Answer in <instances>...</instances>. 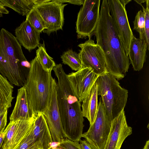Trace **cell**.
Wrapping results in <instances>:
<instances>
[{
  "instance_id": "cell-1",
  "label": "cell",
  "mask_w": 149,
  "mask_h": 149,
  "mask_svg": "<svg viewBox=\"0 0 149 149\" xmlns=\"http://www.w3.org/2000/svg\"><path fill=\"white\" fill-rule=\"evenodd\" d=\"M93 34L96 44L104 52L107 72L117 80L123 78L130 63L110 15L107 0H102Z\"/></svg>"
},
{
  "instance_id": "cell-2",
  "label": "cell",
  "mask_w": 149,
  "mask_h": 149,
  "mask_svg": "<svg viewBox=\"0 0 149 149\" xmlns=\"http://www.w3.org/2000/svg\"><path fill=\"white\" fill-rule=\"evenodd\" d=\"M53 70L58 79L57 98L64 137L79 142L84 127L81 102L72 89L62 65H56Z\"/></svg>"
},
{
  "instance_id": "cell-3",
  "label": "cell",
  "mask_w": 149,
  "mask_h": 149,
  "mask_svg": "<svg viewBox=\"0 0 149 149\" xmlns=\"http://www.w3.org/2000/svg\"><path fill=\"white\" fill-rule=\"evenodd\" d=\"M31 63L25 57L15 37L6 29L0 31V73L12 85L26 84Z\"/></svg>"
},
{
  "instance_id": "cell-4",
  "label": "cell",
  "mask_w": 149,
  "mask_h": 149,
  "mask_svg": "<svg viewBox=\"0 0 149 149\" xmlns=\"http://www.w3.org/2000/svg\"><path fill=\"white\" fill-rule=\"evenodd\" d=\"M30 63L28 77L24 86L35 116L42 114L47 108L53 78L51 72L43 69L36 57Z\"/></svg>"
},
{
  "instance_id": "cell-5",
  "label": "cell",
  "mask_w": 149,
  "mask_h": 149,
  "mask_svg": "<svg viewBox=\"0 0 149 149\" xmlns=\"http://www.w3.org/2000/svg\"><path fill=\"white\" fill-rule=\"evenodd\" d=\"M98 95H100L105 114L111 121L124 109L128 91L122 87L117 79L107 72L99 76L96 81Z\"/></svg>"
},
{
  "instance_id": "cell-6",
  "label": "cell",
  "mask_w": 149,
  "mask_h": 149,
  "mask_svg": "<svg viewBox=\"0 0 149 149\" xmlns=\"http://www.w3.org/2000/svg\"><path fill=\"white\" fill-rule=\"evenodd\" d=\"M109 10L126 55L134 36L130 26L125 6L132 0H107Z\"/></svg>"
},
{
  "instance_id": "cell-7",
  "label": "cell",
  "mask_w": 149,
  "mask_h": 149,
  "mask_svg": "<svg viewBox=\"0 0 149 149\" xmlns=\"http://www.w3.org/2000/svg\"><path fill=\"white\" fill-rule=\"evenodd\" d=\"M111 127L100 97L95 120L88 130L83 133L82 137L85 138L92 149H104Z\"/></svg>"
},
{
  "instance_id": "cell-8",
  "label": "cell",
  "mask_w": 149,
  "mask_h": 149,
  "mask_svg": "<svg viewBox=\"0 0 149 149\" xmlns=\"http://www.w3.org/2000/svg\"><path fill=\"white\" fill-rule=\"evenodd\" d=\"M100 0H85L77 16L76 29L78 38L91 37L100 15Z\"/></svg>"
},
{
  "instance_id": "cell-9",
  "label": "cell",
  "mask_w": 149,
  "mask_h": 149,
  "mask_svg": "<svg viewBox=\"0 0 149 149\" xmlns=\"http://www.w3.org/2000/svg\"><path fill=\"white\" fill-rule=\"evenodd\" d=\"M81 50L79 53L82 68H90L100 76L107 72L105 59L101 47L95 44L91 37L84 43L78 45Z\"/></svg>"
},
{
  "instance_id": "cell-10",
  "label": "cell",
  "mask_w": 149,
  "mask_h": 149,
  "mask_svg": "<svg viewBox=\"0 0 149 149\" xmlns=\"http://www.w3.org/2000/svg\"><path fill=\"white\" fill-rule=\"evenodd\" d=\"M67 5L52 0L35 6L46 25V29L43 31L44 33L49 35L52 32L62 30L64 20L63 11Z\"/></svg>"
},
{
  "instance_id": "cell-11",
  "label": "cell",
  "mask_w": 149,
  "mask_h": 149,
  "mask_svg": "<svg viewBox=\"0 0 149 149\" xmlns=\"http://www.w3.org/2000/svg\"><path fill=\"white\" fill-rule=\"evenodd\" d=\"M57 90V83L53 78L48 105L42 114L45 118L53 142L60 143L64 138L58 105Z\"/></svg>"
},
{
  "instance_id": "cell-12",
  "label": "cell",
  "mask_w": 149,
  "mask_h": 149,
  "mask_svg": "<svg viewBox=\"0 0 149 149\" xmlns=\"http://www.w3.org/2000/svg\"><path fill=\"white\" fill-rule=\"evenodd\" d=\"M99 76L88 67L67 74L72 89L79 102L86 97Z\"/></svg>"
},
{
  "instance_id": "cell-13",
  "label": "cell",
  "mask_w": 149,
  "mask_h": 149,
  "mask_svg": "<svg viewBox=\"0 0 149 149\" xmlns=\"http://www.w3.org/2000/svg\"><path fill=\"white\" fill-rule=\"evenodd\" d=\"M132 132V128L127 124L125 112L123 110L111 122L104 149H120L125 140Z\"/></svg>"
},
{
  "instance_id": "cell-14",
  "label": "cell",
  "mask_w": 149,
  "mask_h": 149,
  "mask_svg": "<svg viewBox=\"0 0 149 149\" xmlns=\"http://www.w3.org/2000/svg\"><path fill=\"white\" fill-rule=\"evenodd\" d=\"M33 119L10 121L3 132V149H14L30 130Z\"/></svg>"
},
{
  "instance_id": "cell-15",
  "label": "cell",
  "mask_w": 149,
  "mask_h": 149,
  "mask_svg": "<svg viewBox=\"0 0 149 149\" xmlns=\"http://www.w3.org/2000/svg\"><path fill=\"white\" fill-rule=\"evenodd\" d=\"M31 132L35 143L40 149H48L53 143L45 118L42 113L35 116L33 120Z\"/></svg>"
},
{
  "instance_id": "cell-16",
  "label": "cell",
  "mask_w": 149,
  "mask_h": 149,
  "mask_svg": "<svg viewBox=\"0 0 149 149\" xmlns=\"http://www.w3.org/2000/svg\"><path fill=\"white\" fill-rule=\"evenodd\" d=\"M15 37L21 46L29 52L40 44V33L26 19L15 29Z\"/></svg>"
},
{
  "instance_id": "cell-17",
  "label": "cell",
  "mask_w": 149,
  "mask_h": 149,
  "mask_svg": "<svg viewBox=\"0 0 149 149\" xmlns=\"http://www.w3.org/2000/svg\"><path fill=\"white\" fill-rule=\"evenodd\" d=\"M35 116L26 88L24 86L21 87L17 90L15 107L9 118L10 121L31 120Z\"/></svg>"
},
{
  "instance_id": "cell-18",
  "label": "cell",
  "mask_w": 149,
  "mask_h": 149,
  "mask_svg": "<svg viewBox=\"0 0 149 149\" xmlns=\"http://www.w3.org/2000/svg\"><path fill=\"white\" fill-rule=\"evenodd\" d=\"M149 48L146 39L137 38L133 36L128 56L134 70L139 71L142 69L146 61L147 50H149Z\"/></svg>"
},
{
  "instance_id": "cell-19",
  "label": "cell",
  "mask_w": 149,
  "mask_h": 149,
  "mask_svg": "<svg viewBox=\"0 0 149 149\" xmlns=\"http://www.w3.org/2000/svg\"><path fill=\"white\" fill-rule=\"evenodd\" d=\"M98 85L96 82L90 92L82 101L81 107L83 117L86 118L90 125L93 122L98 107Z\"/></svg>"
},
{
  "instance_id": "cell-20",
  "label": "cell",
  "mask_w": 149,
  "mask_h": 149,
  "mask_svg": "<svg viewBox=\"0 0 149 149\" xmlns=\"http://www.w3.org/2000/svg\"><path fill=\"white\" fill-rule=\"evenodd\" d=\"M13 86L0 73V114L11 106Z\"/></svg>"
},
{
  "instance_id": "cell-21",
  "label": "cell",
  "mask_w": 149,
  "mask_h": 149,
  "mask_svg": "<svg viewBox=\"0 0 149 149\" xmlns=\"http://www.w3.org/2000/svg\"><path fill=\"white\" fill-rule=\"evenodd\" d=\"M5 7H9L22 16H26L38 4L37 0H0Z\"/></svg>"
},
{
  "instance_id": "cell-22",
  "label": "cell",
  "mask_w": 149,
  "mask_h": 149,
  "mask_svg": "<svg viewBox=\"0 0 149 149\" xmlns=\"http://www.w3.org/2000/svg\"><path fill=\"white\" fill-rule=\"evenodd\" d=\"M38 47L36 52V57L44 70L51 72L56 65L55 62L47 53L44 42L42 44H40Z\"/></svg>"
},
{
  "instance_id": "cell-23",
  "label": "cell",
  "mask_w": 149,
  "mask_h": 149,
  "mask_svg": "<svg viewBox=\"0 0 149 149\" xmlns=\"http://www.w3.org/2000/svg\"><path fill=\"white\" fill-rule=\"evenodd\" d=\"M63 63L69 66L72 70L77 71L82 68V64L79 54L72 49L68 50L61 56Z\"/></svg>"
},
{
  "instance_id": "cell-24",
  "label": "cell",
  "mask_w": 149,
  "mask_h": 149,
  "mask_svg": "<svg viewBox=\"0 0 149 149\" xmlns=\"http://www.w3.org/2000/svg\"><path fill=\"white\" fill-rule=\"evenodd\" d=\"M26 17V20H28L40 33L46 29L43 19L35 7L30 11Z\"/></svg>"
},
{
  "instance_id": "cell-25",
  "label": "cell",
  "mask_w": 149,
  "mask_h": 149,
  "mask_svg": "<svg viewBox=\"0 0 149 149\" xmlns=\"http://www.w3.org/2000/svg\"><path fill=\"white\" fill-rule=\"evenodd\" d=\"M133 23V29L139 33V38L141 39L146 40L145 32L144 12L142 11L141 10H139L136 13Z\"/></svg>"
},
{
  "instance_id": "cell-26",
  "label": "cell",
  "mask_w": 149,
  "mask_h": 149,
  "mask_svg": "<svg viewBox=\"0 0 149 149\" xmlns=\"http://www.w3.org/2000/svg\"><path fill=\"white\" fill-rule=\"evenodd\" d=\"M31 127L26 135L14 149H40L35 142L31 133Z\"/></svg>"
},
{
  "instance_id": "cell-27",
  "label": "cell",
  "mask_w": 149,
  "mask_h": 149,
  "mask_svg": "<svg viewBox=\"0 0 149 149\" xmlns=\"http://www.w3.org/2000/svg\"><path fill=\"white\" fill-rule=\"evenodd\" d=\"M146 8L142 6L143 11L145 13V36L148 44L149 45V0H146Z\"/></svg>"
},
{
  "instance_id": "cell-28",
  "label": "cell",
  "mask_w": 149,
  "mask_h": 149,
  "mask_svg": "<svg viewBox=\"0 0 149 149\" xmlns=\"http://www.w3.org/2000/svg\"><path fill=\"white\" fill-rule=\"evenodd\" d=\"M58 145L65 149H82L79 142L74 141L64 138Z\"/></svg>"
},
{
  "instance_id": "cell-29",
  "label": "cell",
  "mask_w": 149,
  "mask_h": 149,
  "mask_svg": "<svg viewBox=\"0 0 149 149\" xmlns=\"http://www.w3.org/2000/svg\"><path fill=\"white\" fill-rule=\"evenodd\" d=\"M8 110H4L0 114V134L3 132L7 123Z\"/></svg>"
},
{
  "instance_id": "cell-30",
  "label": "cell",
  "mask_w": 149,
  "mask_h": 149,
  "mask_svg": "<svg viewBox=\"0 0 149 149\" xmlns=\"http://www.w3.org/2000/svg\"><path fill=\"white\" fill-rule=\"evenodd\" d=\"M54 1L58 3H69L73 4L81 5H83L84 0H53Z\"/></svg>"
},
{
  "instance_id": "cell-31",
  "label": "cell",
  "mask_w": 149,
  "mask_h": 149,
  "mask_svg": "<svg viewBox=\"0 0 149 149\" xmlns=\"http://www.w3.org/2000/svg\"><path fill=\"white\" fill-rule=\"evenodd\" d=\"M79 143L82 149H92L85 139H81L79 141Z\"/></svg>"
},
{
  "instance_id": "cell-32",
  "label": "cell",
  "mask_w": 149,
  "mask_h": 149,
  "mask_svg": "<svg viewBox=\"0 0 149 149\" xmlns=\"http://www.w3.org/2000/svg\"><path fill=\"white\" fill-rule=\"evenodd\" d=\"M9 11L4 7L0 1V17H3V14H8Z\"/></svg>"
},
{
  "instance_id": "cell-33",
  "label": "cell",
  "mask_w": 149,
  "mask_h": 149,
  "mask_svg": "<svg viewBox=\"0 0 149 149\" xmlns=\"http://www.w3.org/2000/svg\"><path fill=\"white\" fill-rule=\"evenodd\" d=\"M4 137V133L0 134V149H3L2 144L3 142Z\"/></svg>"
},
{
  "instance_id": "cell-34",
  "label": "cell",
  "mask_w": 149,
  "mask_h": 149,
  "mask_svg": "<svg viewBox=\"0 0 149 149\" xmlns=\"http://www.w3.org/2000/svg\"><path fill=\"white\" fill-rule=\"evenodd\" d=\"M134 1H136L137 3L140 4L141 6H143L142 5L141 3H144V2H146V0H134Z\"/></svg>"
},
{
  "instance_id": "cell-35",
  "label": "cell",
  "mask_w": 149,
  "mask_h": 149,
  "mask_svg": "<svg viewBox=\"0 0 149 149\" xmlns=\"http://www.w3.org/2000/svg\"><path fill=\"white\" fill-rule=\"evenodd\" d=\"M143 149H149V140L146 141Z\"/></svg>"
},
{
  "instance_id": "cell-36",
  "label": "cell",
  "mask_w": 149,
  "mask_h": 149,
  "mask_svg": "<svg viewBox=\"0 0 149 149\" xmlns=\"http://www.w3.org/2000/svg\"><path fill=\"white\" fill-rule=\"evenodd\" d=\"M48 149H65L61 147L58 145L56 147L53 148L51 147L50 148Z\"/></svg>"
}]
</instances>
